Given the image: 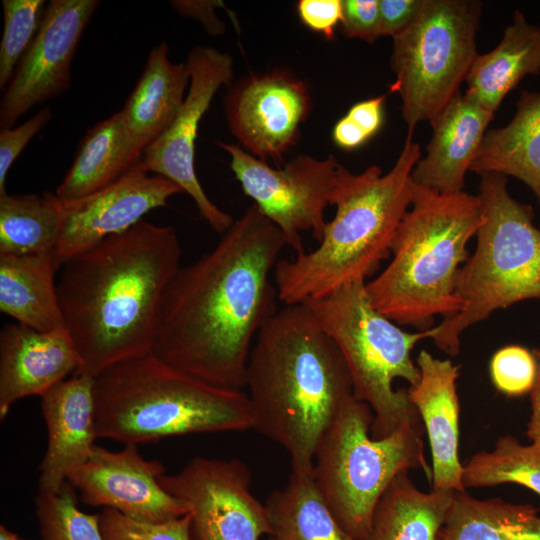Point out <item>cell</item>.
Returning <instances> with one entry per match:
<instances>
[{"mask_svg":"<svg viewBox=\"0 0 540 540\" xmlns=\"http://www.w3.org/2000/svg\"><path fill=\"white\" fill-rule=\"evenodd\" d=\"M482 223L474 253L461 267L456 293L462 309L435 326L434 344L448 355L460 351V336L494 311L540 298V229L530 205L514 199L507 176L480 175Z\"/></svg>","mask_w":540,"mask_h":540,"instance_id":"obj_7","label":"cell"},{"mask_svg":"<svg viewBox=\"0 0 540 540\" xmlns=\"http://www.w3.org/2000/svg\"><path fill=\"white\" fill-rule=\"evenodd\" d=\"M181 254L173 227L141 221L61 266L57 292L79 358L74 375L95 377L152 352L163 297Z\"/></svg>","mask_w":540,"mask_h":540,"instance_id":"obj_2","label":"cell"},{"mask_svg":"<svg viewBox=\"0 0 540 540\" xmlns=\"http://www.w3.org/2000/svg\"><path fill=\"white\" fill-rule=\"evenodd\" d=\"M494 387L508 397L530 393L537 375V361L532 351L521 345L497 350L489 364Z\"/></svg>","mask_w":540,"mask_h":540,"instance_id":"obj_35","label":"cell"},{"mask_svg":"<svg viewBox=\"0 0 540 540\" xmlns=\"http://www.w3.org/2000/svg\"><path fill=\"white\" fill-rule=\"evenodd\" d=\"M3 34L0 42V89L14 71L36 37L45 15L43 0H3Z\"/></svg>","mask_w":540,"mask_h":540,"instance_id":"obj_33","label":"cell"},{"mask_svg":"<svg viewBox=\"0 0 540 540\" xmlns=\"http://www.w3.org/2000/svg\"><path fill=\"white\" fill-rule=\"evenodd\" d=\"M58 232L55 194L0 195V254L52 256Z\"/></svg>","mask_w":540,"mask_h":540,"instance_id":"obj_30","label":"cell"},{"mask_svg":"<svg viewBox=\"0 0 540 540\" xmlns=\"http://www.w3.org/2000/svg\"><path fill=\"white\" fill-rule=\"evenodd\" d=\"M437 540H540V515L530 504L456 491Z\"/></svg>","mask_w":540,"mask_h":540,"instance_id":"obj_28","label":"cell"},{"mask_svg":"<svg viewBox=\"0 0 540 540\" xmlns=\"http://www.w3.org/2000/svg\"><path fill=\"white\" fill-rule=\"evenodd\" d=\"M416 364L420 380L407 389L427 432L432 455V490L463 492V465L459 460V367L421 350Z\"/></svg>","mask_w":540,"mask_h":540,"instance_id":"obj_20","label":"cell"},{"mask_svg":"<svg viewBox=\"0 0 540 540\" xmlns=\"http://www.w3.org/2000/svg\"><path fill=\"white\" fill-rule=\"evenodd\" d=\"M221 235L169 283L152 353L211 385L244 390L256 336L279 310L270 275L287 245L254 204Z\"/></svg>","mask_w":540,"mask_h":540,"instance_id":"obj_1","label":"cell"},{"mask_svg":"<svg viewBox=\"0 0 540 540\" xmlns=\"http://www.w3.org/2000/svg\"><path fill=\"white\" fill-rule=\"evenodd\" d=\"M420 158L419 144L407 134L385 174L377 165L355 174L340 164L330 199L336 213L318 247L279 260L274 268L279 301L302 304L346 284L367 282L391 255L397 229L412 203V171Z\"/></svg>","mask_w":540,"mask_h":540,"instance_id":"obj_4","label":"cell"},{"mask_svg":"<svg viewBox=\"0 0 540 540\" xmlns=\"http://www.w3.org/2000/svg\"><path fill=\"white\" fill-rule=\"evenodd\" d=\"M537 361V375L530 391L531 416L527 424L526 436L531 443L540 445V349L532 350Z\"/></svg>","mask_w":540,"mask_h":540,"instance_id":"obj_43","label":"cell"},{"mask_svg":"<svg viewBox=\"0 0 540 540\" xmlns=\"http://www.w3.org/2000/svg\"><path fill=\"white\" fill-rule=\"evenodd\" d=\"M35 514L42 540H104L98 514H86L78 508L69 482L57 493L38 492Z\"/></svg>","mask_w":540,"mask_h":540,"instance_id":"obj_32","label":"cell"},{"mask_svg":"<svg viewBox=\"0 0 540 540\" xmlns=\"http://www.w3.org/2000/svg\"><path fill=\"white\" fill-rule=\"evenodd\" d=\"M251 471L238 458L197 456L161 486L189 517V540H259L270 532L265 503L251 492Z\"/></svg>","mask_w":540,"mask_h":540,"instance_id":"obj_12","label":"cell"},{"mask_svg":"<svg viewBox=\"0 0 540 540\" xmlns=\"http://www.w3.org/2000/svg\"><path fill=\"white\" fill-rule=\"evenodd\" d=\"M79 358L66 329L39 331L10 323L0 332V419L28 396H42L75 374Z\"/></svg>","mask_w":540,"mask_h":540,"instance_id":"obj_19","label":"cell"},{"mask_svg":"<svg viewBox=\"0 0 540 540\" xmlns=\"http://www.w3.org/2000/svg\"><path fill=\"white\" fill-rule=\"evenodd\" d=\"M341 28L348 38L373 43L380 34L379 0H342Z\"/></svg>","mask_w":540,"mask_h":540,"instance_id":"obj_37","label":"cell"},{"mask_svg":"<svg viewBox=\"0 0 540 540\" xmlns=\"http://www.w3.org/2000/svg\"><path fill=\"white\" fill-rule=\"evenodd\" d=\"M93 389L94 377L74 375L41 396L48 444L40 464L39 492H59L89 458L97 439Z\"/></svg>","mask_w":540,"mask_h":540,"instance_id":"obj_18","label":"cell"},{"mask_svg":"<svg viewBox=\"0 0 540 540\" xmlns=\"http://www.w3.org/2000/svg\"><path fill=\"white\" fill-rule=\"evenodd\" d=\"M270 522L266 540H354L339 524L313 474L291 472L264 502Z\"/></svg>","mask_w":540,"mask_h":540,"instance_id":"obj_29","label":"cell"},{"mask_svg":"<svg viewBox=\"0 0 540 540\" xmlns=\"http://www.w3.org/2000/svg\"><path fill=\"white\" fill-rule=\"evenodd\" d=\"M245 388L253 429L287 451L291 472L313 474L317 446L353 387L340 349L304 304L285 305L258 332Z\"/></svg>","mask_w":540,"mask_h":540,"instance_id":"obj_3","label":"cell"},{"mask_svg":"<svg viewBox=\"0 0 540 540\" xmlns=\"http://www.w3.org/2000/svg\"><path fill=\"white\" fill-rule=\"evenodd\" d=\"M385 96H378L354 104L346 114L370 138L381 128Z\"/></svg>","mask_w":540,"mask_h":540,"instance_id":"obj_41","label":"cell"},{"mask_svg":"<svg viewBox=\"0 0 540 540\" xmlns=\"http://www.w3.org/2000/svg\"><path fill=\"white\" fill-rule=\"evenodd\" d=\"M373 412L353 395L321 438L314 457L315 483L341 527L354 539L368 533L375 507L403 471L423 469V424L404 425L391 435L371 437Z\"/></svg>","mask_w":540,"mask_h":540,"instance_id":"obj_9","label":"cell"},{"mask_svg":"<svg viewBox=\"0 0 540 540\" xmlns=\"http://www.w3.org/2000/svg\"><path fill=\"white\" fill-rule=\"evenodd\" d=\"M141 158L130 142L119 111L86 132L55 196L70 201L90 195L117 181Z\"/></svg>","mask_w":540,"mask_h":540,"instance_id":"obj_26","label":"cell"},{"mask_svg":"<svg viewBox=\"0 0 540 540\" xmlns=\"http://www.w3.org/2000/svg\"><path fill=\"white\" fill-rule=\"evenodd\" d=\"M97 438L124 445L171 436L246 431L253 416L244 390L211 385L152 352L119 362L94 377Z\"/></svg>","mask_w":540,"mask_h":540,"instance_id":"obj_6","label":"cell"},{"mask_svg":"<svg viewBox=\"0 0 540 540\" xmlns=\"http://www.w3.org/2000/svg\"><path fill=\"white\" fill-rule=\"evenodd\" d=\"M481 13L478 0H425L415 21L392 38L390 92L401 98L408 134L460 92L478 54Z\"/></svg>","mask_w":540,"mask_h":540,"instance_id":"obj_10","label":"cell"},{"mask_svg":"<svg viewBox=\"0 0 540 540\" xmlns=\"http://www.w3.org/2000/svg\"><path fill=\"white\" fill-rule=\"evenodd\" d=\"M540 73V26L516 10L491 51L477 54L465 82V94L495 114L506 95L528 75Z\"/></svg>","mask_w":540,"mask_h":540,"instance_id":"obj_23","label":"cell"},{"mask_svg":"<svg viewBox=\"0 0 540 540\" xmlns=\"http://www.w3.org/2000/svg\"><path fill=\"white\" fill-rule=\"evenodd\" d=\"M190 85L173 123L147 146L141 161L148 172L175 183L195 202L200 215L213 231L223 234L234 222L207 196L195 171V141L201 118L223 85H231L233 60L212 47L195 46L186 61Z\"/></svg>","mask_w":540,"mask_h":540,"instance_id":"obj_13","label":"cell"},{"mask_svg":"<svg viewBox=\"0 0 540 540\" xmlns=\"http://www.w3.org/2000/svg\"><path fill=\"white\" fill-rule=\"evenodd\" d=\"M224 112L232 135L245 151L282 166L309 116L308 85L284 68L250 74L230 85Z\"/></svg>","mask_w":540,"mask_h":540,"instance_id":"obj_14","label":"cell"},{"mask_svg":"<svg viewBox=\"0 0 540 540\" xmlns=\"http://www.w3.org/2000/svg\"><path fill=\"white\" fill-rule=\"evenodd\" d=\"M332 137L335 144L345 150L358 148L369 139L347 115L335 124Z\"/></svg>","mask_w":540,"mask_h":540,"instance_id":"obj_42","label":"cell"},{"mask_svg":"<svg viewBox=\"0 0 540 540\" xmlns=\"http://www.w3.org/2000/svg\"><path fill=\"white\" fill-rule=\"evenodd\" d=\"M136 446L125 445L114 452L94 445L67 482L84 504L114 509L139 521L162 523L186 515L183 504L159 483L165 466L143 458Z\"/></svg>","mask_w":540,"mask_h":540,"instance_id":"obj_17","label":"cell"},{"mask_svg":"<svg viewBox=\"0 0 540 540\" xmlns=\"http://www.w3.org/2000/svg\"><path fill=\"white\" fill-rule=\"evenodd\" d=\"M494 113L461 91L430 121L426 155L412 171L414 184L442 194L464 191L465 176Z\"/></svg>","mask_w":540,"mask_h":540,"instance_id":"obj_21","label":"cell"},{"mask_svg":"<svg viewBox=\"0 0 540 540\" xmlns=\"http://www.w3.org/2000/svg\"><path fill=\"white\" fill-rule=\"evenodd\" d=\"M19 536L7 529L6 526H0V540H17Z\"/></svg>","mask_w":540,"mask_h":540,"instance_id":"obj_44","label":"cell"},{"mask_svg":"<svg viewBox=\"0 0 540 540\" xmlns=\"http://www.w3.org/2000/svg\"><path fill=\"white\" fill-rule=\"evenodd\" d=\"M230 156L231 169L243 192L282 233L296 254L304 252L301 232L321 241L325 210L330 205L340 164L333 155L316 159L297 155L273 168L241 146L217 142Z\"/></svg>","mask_w":540,"mask_h":540,"instance_id":"obj_11","label":"cell"},{"mask_svg":"<svg viewBox=\"0 0 540 540\" xmlns=\"http://www.w3.org/2000/svg\"><path fill=\"white\" fill-rule=\"evenodd\" d=\"M297 11L308 28L332 39L342 20V0H300Z\"/></svg>","mask_w":540,"mask_h":540,"instance_id":"obj_38","label":"cell"},{"mask_svg":"<svg viewBox=\"0 0 540 540\" xmlns=\"http://www.w3.org/2000/svg\"><path fill=\"white\" fill-rule=\"evenodd\" d=\"M52 118V111L44 107L31 118L0 133V195L6 193L5 183L9 169L14 161L44 126Z\"/></svg>","mask_w":540,"mask_h":540,"instance_id":"obj_36","label":"cell"},{"mask_svg":"<svg viewBox=\"0 0 540 540\" xmlns=\"http://www.w3.org/2000/svg\"><path fill=\"white\" fill-rule=\"evenodd\" d=\"M515 483L540 496V445L522 444L512 435L501 436L491 451L474 454L463 465L464 488Z\"/></svg>","mask_w":540,"mask_h":540,"instance_id":"obj_31","label":"cell"},{"mask_svg":"<svg viewBox=\"0 0 540 540\" xmlns=\"http://www.w3.org/2000/svg\"><path fill=\"white\" fill-rule=\"evenodd\" d=\"M98 520L104 540H189L188 514L167 522L151 523L103 508Z\"/></svg>","mask_w":540,"mask_h":540,"instance_id":"obj_34","label":"cell"},{"mask_svg":"<svg viewBox=\"0 0 540 540\" xmlns=\"http://www.w3.org/2000/svg\"><path fill=\"white\" fill-rule=\"evenodd\" d=\"M17 540H24V539H22V538L19 537Z\"/></svg>","mask_w":540,"mask_h":540,"instance_id":"obj_45","label":"cell"},{"mask_svg":"<svg viewBox=\"0 0 540 540\" xmlns=\"http://www.w3.org/2000/svg\"><path fill=\"white\" fill-rule=\"evenodd\" d=\"M453 493L423 492L401 472L379 499L362 540H437Z\"/></svg>","mask_w":540,"mask_h":540,"instance_id":"obj_27","label":"cell"},{"mask_svg":"<svg viewBox=\"0 0 540 540\" xmlns=\"http://www.w3.org/2000/svg\"><path fill=\"white\" fill-rule=\"evenodd\" d=\"M470 171L513 176L540 204V91H522L510 122L486 132Z\"/></svg>","mask_w":540,"mask_h":540,"instance_id":"obj_24","label":"cell"},{"mask_svg":"<svg viewBox=\"0 0 540 540\" xmlns=\"http://www.w3.org/2000/svg\"><path fill=\"white\" fill-rule=\"evenodd\" d=\"M169 47H154L134 89L120 110L127 135L141 154L173 123L186 98L190 73L185 63H173Z\"/></svg>","mask_w":540,"mask_h":540,"instance_id":"obj_22","label":"cell"},{"mask_svg":"<svg viewBox=\"0 0 540 540\" xmlns=\"http://www.w3.org/2000/svg\"><path fill=\"white\" fill-rule=\"evenodd\" d=\"M170 4L180 15L199 21L210 35L224 33L225 26L214 12L215 8L222 5L220 1L176 0Z\"/></svg>","mask_w":540,"mask_h":540,"instance_id":"obj_40","label":"cell"},{"mask_svg":"<svg viewBox=\"0 0 540 540\" xmlns=\"http://www.w3.org/2000/svg\"><path fill=\"white\" fill-rule=\"evenodd\" d=\"M425 0H379L381 36L395 37L420 14Z\"/></svg>","mask_w":540,"mask_h":540,"instance_id":"obj_39","label":"cell"},{"mask_svg":"<svg viewBox=\"0 0 540 540\" xmlns=\"http://www.w3.org/2000/svg\"><path fill=\"white\" fill-rule=\"evenodd\" d=\"M100 2L53 0L42 25L19 61L0 102L1 130L15 126L35 106L65 92L81 37Z\"/></svg>","mask_w":540,"mask_h":540,"instance_id":"obj_15","label":"cell"},{"mask_svg":"<svg viewBox=\"0 0 540 540\" xmlns=\"http://www.w3.org/2000/svg\"><path fill=\"white\" fill-rule=\"evenodd\" d=\"M180 192L181 188L170 180L150 176L140 160L101 190L76 200L57 198L59 232L52 255L56 269L104 239L128 231Z\"/></svg>","mask_w":540,"mask_h":540,"instance_id":"obj_16","label":"cell"},{"mask_svg":"<svg viewBox=\"0 0 540 540\" xmlns=\"http://www.w3.org/2000/svg\"><path fill=\"white\" fill-rule=\"evenodd\" d=\"M481 223L478 195L442 194L414 184L411 206L392 243V259L365 284L374 308L419 331L430 329L437 316L456 315L462 309L458 274Z\"/></svg>","mask_w":540,"mask_h":540,"instance_id":"obj_5","label":"cell"},{"mask_svg":"<svg viewBox=\"0 0 540 540\" xmlns=\"http://www.w3.org/2000/svg\"><path fill=\"white\" fill-rule=\"evenodd\" d=\"M51 255L0 254V310L39 331L65 328Z\"/></svg>","mask_w":540,"mask_h":540,"instance_id":"obj_25","label":"cell"},{"mask_svg":"<svg viewBox=\"0 0 540 540\" xmlns=\"http://www.w3.org/2000/svg\"><path fill=\"white\" fill-rule=\"evenodd\" d=\"M366 281L346 284L304 304L319 326L334 340L350 372L353 396L373 412L371 437L385 438L404 425L423 424L406 389L396 390L397 378L410 386L420 380L411 352L435 327L408 332L377 311L366 291Z\"/></svg>","mask_w":540,"mask_h":540,"instance_id":"obj_8","label":"cell"}]
</instances>
